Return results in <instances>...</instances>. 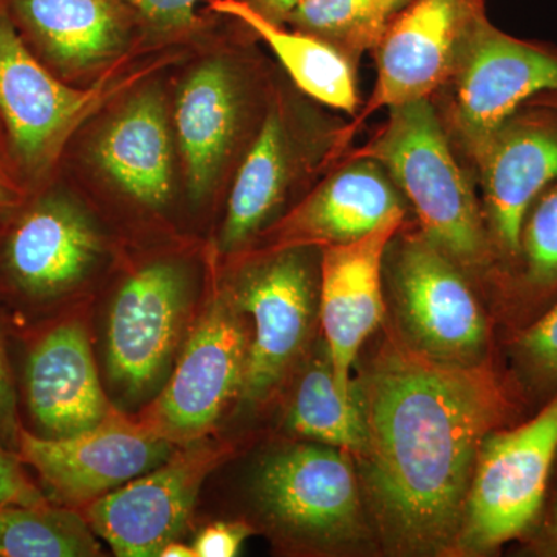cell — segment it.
I'll return each instance as SVG.
<instances>
[{"label":"cell","mask_w":557,"mask_h":557,"mask_svg":"<svg viewBox=\"0 0 557 557\" xmlns=\"http://www.w3.org/2000/svg\"><path fill=\"white\" fill-rule=\"evenodd\" d=\"M98 163L124 193L160 207L171 194L172 166L166 113L159 95L131 101L101 135Z\"/></svg>","instance_id":"d6986e66"},{"label":"cell","mask_w":557,"mask_h":557,"mask_svg":"<svg viewBox=\"0 0 557 557\" xmlns=\"http://www.w3.org/2000/svg\"><path fill=\"white\" fill-rule=\"evenodd\" d=\"M100 237L76 205L40 199L11 225L0 247V288L17 306L38 309L60 299L100 255Z\"/></svg>","instance_id":"7c38bea8"},{"label":"cell","mask_w":557,"mask_h":557,"mask_svg":"<svg viewBox=\"0 0 557 557\" xmlns=\"http://www.w3.org/2000/svg\"><path fill=\"white\" fill-rule=\"evenodd\" d=\"M22 431L16 372L11 364L5 325L0 319V443L17 454Z\"/></svg>","instance_id":"f1b7e54d"},{"label":"cell","mask_w":557,"mask_h":557,"mask_svg":"<svg viewBox=\"0 0 557 557\" xmlns=\"http://www.w3.org/2000/svg\"><path fill=\"white\" fill-rule=\"evenodd\" d=\"M161 557H197L196 552L193 547H188L185 544H178L177 541L168 542L163 548H161Z\"/></svg>","instance_id":"d590c367"},{"label":"cell","mask_w":557,"mask_h":557,"mask_svg":"<svg viewBox=\"0 0 557 557\" xmlns=\"http://www.w3.org/2000/svg\"><path fill=\"white\" fill-rule=\"evenodd\" d=\"M354 392L366 432L355 465L375 536L392 555H454L483 440L527 418L518 384L493 361L428 357L392 329Z\"/></svg>","instance_id":"6da1fadb"},{"label":"cell","mask_w":557,"mask_h":557,"mask_svg":"<svg viewBox=\"0 0 557 557\" xmlns=\"http://www.w3.org/2000/svg\"><path fill=\"white\" fill-rule=\"evenodd\" d=\"M237 123L233 76L222 62L194 70L182 87L175 110L180 149L194 199L211 189L225 160Z\"/></svg>","instance_id":"ffe728a7"},{"label":"cell","mask_w":557,"mask_h":557,"mask_svg":"<svg viewBox=\"0 0 557 557\" xmlns=\"http://www.w3.org/2000/svg\"><path fill=\"white\" fill-rule=\"evenodd\" d=\"M522 539V555L557 557V487H552L547 502L534 525Z\"/></svg>","instance_id":"1f68e13d"},{"label":"cell","mask_w":557,"mask_h":557,"mask_svg":"<svg viewBox=\"0 0 557 557\" xmlns=\"http://www.w3.org/2000/svg\"><path fill=\"white\" fill-rule=\"evenodd\" d=\"M14 9L51 60L64 69L95 67L123 44L116 0H14Z\"/></svg>","instance_id":"44dd1931"},{"label":"cell","mask_w":557,"mask_h":557,"mask_svg":"<svg viewBox=\"0 0 557 557\" xmlns=\"http://www.w3.org/2000/svg\"><path fill=\"white\" fill-rule=\"evenodd\" d=\"M288 424L302 437L333 446L357 460L366 432L357 397L341 391L327 347L304 370L289 405Z\"/></svg>","instance_id":"cb8c5ba5"},{"label":"cell","mask_w":557,"mask_h":557,"mask_svg":"<svg viewBox=\"0 0 557 557\" xmlns=\"http://www.w3.org/2000/svg\"><path fill=\"white\" fill-rule=\"evenodd\" d=\"M552 487H557V457L555 461V468H553Z\"/></svg>","instance_id":"74e56055"},{"label":"cell","mask_w":557,"mask_h":557,"mask_svg":"<svg viewBox=\"0 0 557 557\" xmlns=\"http://www.w3.org/2000/svg\"><path fill=\"white\" fill-rule=\"evenodd\" d=\"M474 156L491 236L502 258L516 269L528 211L557 180V113L519 109Z\"/></svg>","instance_id":"9a60e30c"},{"label":"cell","mask_w":557,"mask_h":557,"mask_svg":"<svg viewBox=\"0 0 557 557\" xmlns=\"http://www.w3.org/2000/svg\"><path fill=\"white\" fill-rule=\"evenodd\" d=\"M25 190L20 180L11 171L5 157L0 153V215L10 214L22 207Z\"/></svg>","instance_id":"836d02e7"},{"label":"cell","mask_w":557,"mask_h":557,"mask_svg":"<svg viewBox=\"0 0 557 557\" xmlns=\"http://www.w3.org/2000/svg\"><path fill=\"white\" fill-rule=\"evenodd\" d=\"M260 511L284 536L319 552H361L375 539L350 454L302 443L271 454L259 468Z\"/></svg>","instance_id":"277c9868"},{"label":"cell","mask_w":557,"mask_h":557,"mask_svg":"<svg viewBox=\"0 0 557 557\" xmlns=\"http://www.w3.org/2000/svg\"><path fill=\"white\" fill-rule=\"evenodd\" d=\"M471 27V0H416L380 38L370 110L428 98L450 70Z\"/></svg>","instance_id":"e0dca14e"},{"label":"cell","mask_w":557,"mask_h":557,"mask_svg":"<svg viewBox=\"0 0 557 557\" xmlns=\"http://www.w3.org/2000/svg\"><path fill=\"white\" fill-rule=\"evenodd\" d=\"M240 317L236 302L214 300L190 333L170 383L139 418L172 445L207 437L240 397L251 341Z\"/></svg>","instance_id":"52a82bcc"},{"label":"cell","mask_w":557,"mask_h":557,"mask_svg":"<svg viewBox=\"0 0 557 557\" xmlns=\"http://www.w3.org/2000/svg\"><path fill=\"white\" fill-rule=\"evenodd\" d=\"M300 0H248L249 5L255 7L259 13L274 22H281L296 9Z\"/></svg>","instance_id":"e575fe53"},{"label":"cell","mask_w":557,"mask_h":557,"mask_svg":"<svg viewBox=\"0 0 557 557\" xmlns=\"http://www.w3.org/2000/svg\"><path fill=\"white\" fill-rule=\"evenodd\" d=\"M401 222L395 218L361 239L322 247L319 317L336 381L350 397L358 354L384 319V256Z\"/></svg>","instance_id":"2e32d148"},{"label":"cell","mask_w":557,"mask_h":557,"mask_svg":"<svg viewBox=\"0 0 557 557\" xmlns=\"http://www.w3.org/2000/svg\"><path fill=\"white\" fill-rule=\"evenodd\" d=\"M0 504H50L39 483L25 471L20 456L0 443Z\"/></svg>","instance_id":"f546056e"},{"label":"cell","mask_w":557,"mask_h":557,"mask_svg":"<svg viewBox=\"0 0 557 557\" xmlns=\"http://www.w3.org/2000/svg\"><path fill=\"white\" fill-rule=\"evenodd\" d=\"M460 53L456 120L472 153L523 102L557 94V51L505 35L482 17L469 27Z\"/></svg>","instance_id":"9c48e42d"},{"label":"cell","mask_w":557,"mask_h":557,"mask_svg":"<svg viewBox=\"0 0 557 557\" xmlns=\"http://www.w3.org/2000/svg\"><path fill=\"white\" fill-rule=\"evenodd\" d=\"M288 20L304 30L358 44L376 42L386 30L379 0H300Z\"/></svg>","instance_id":"83f0119b"},{"label":"cell","mask_w":557,"mask_h":557,"mask_svg":"<svg viewBox=\"0 0 557 557\" xmlns=\"http://www.w3.org/2000/svg\"><path fill=\"white\" fill-rule=\"evenodd\" d=\"M148 20L164 27H185L196 20L194 9L199 0H126Z\"/></svg>","instance_id":"d6a6232c"},{"label":"cell","mask_w":557,"mask_h":557,"mask_svg":"<svg viewBox=\"0 0 557 557\" xmlns=\"http://www.w3.org/2000/svg\"><path fill=\"white\" fill-rule=\"evenodd\" d=\"M228 454L201 440L182 446L160 467L86 505L84 519L116 556H159L180 536L201 485Z\"/></svg>","instance_id":"ba28073f"},{"label":"cell","mask_w":557,"mask_h":557,"mask_svg":"<svg viewBox=\"0 0 557 557\" xmlns=\"http://www.w3.org/2000/svg\"><path fill=\"white\" fill-rule=\"evenodd\" d=\"M287 178L284 129L276 112L263 121L231 190L220 244L234 249L247 242L277 207Z\"/></svg>","instance_id":"603a6c76"},{"label":"cell","mask_w":557,"mask_h":557,"mask_svg":"<svg viewBox=\"0 0 557 557\" xmlns=\"http://www.w3.org/2000/svg\"><path fill=\"white\" fill-rule=\"evenodd\" d=\"M388 110L387 126L364 156L391 172L432 244L457 265L485 269L493 249L478 201L428 98Z\"/></svg>","instance_id":"7a4b0ae2"},{"label":"cell","mask_w":557,"mask_h":557,"mask_svg":"<svg viewBox=\"0 0 557 557\" xmlns=\"http://www.w3.org/2000/svg\"><path fill=\"white\" fill-rule=\"evenodd\" d=\"M101 95V86L79 90L54 78L33 57L9 17L0 13V113L17 160L28 174L50 170Z\"/></svg>","instance_id":"8fae6325"},{"label":"cell","mask_w":557,"mask_h":557,"mask_svg":"<svg viewBox=\"0 0 557 557\" xmlns=\"http://www.w3.org/2000/svg\"><path fill=\"white\" fill-rule=\"evenodd\" d=\"M251 534L245 523L219 522L205 528L194 542L197 557H233Z\"/></svg>","instance_id":"4dcf8cb0"},{"label":"cell","mask_w":557,"mask_h":557,"mask_svg":"<svg viewBox=\"0 0 557 557\" xmlns=\"http://www.w3.org/2000/svg\"><path fill=\"white\" fill-rule=\"evenodd\" d=\"M172 453V443L115 408L72 437L44 438L22 428L17 449L51 504L75 509L160 467Z\"/></svg>","instance_id":"8992f818"},{"label":"cell","mask_w":557,"mask_h":557,"mask_svg":"<svg viewBox=\"0 0 557 557\" xmlns=\"http://www.w3.org/2000/svg\"><path fill=\"white\" fill-rule=\"evenodd\" d=\"M509 375L534 412L557 395V300L541 317L509 332Z\"/></svg>","instance_id":"4316f807"},{"label":"cell","mask_w":557,"mask_h":557,"mask_svg":"<svg viewBox=\"0 0 557 557\" xmlns=\"http://www.w3.org/2000/svg\"><path fill=\"white\" fill-rule=\"evenodd\" d=\"M188 281L172 263H153L124 282L108 330L109 373L129 397L159 381L188 311Z\"/></svg>","instance_id":"4fadbf2b"},{"label":"cell","mask_w":557,"mask_h":557,"mask_svg":"<svg viewBox=\"0 0 557 557\" xmlns=\"http://www.w3.org/2000/svg\"><path fill=\"white\" fill-rule=\"evenodd\" d=\"M405 2L406 0H379L380 17L381 21L384 22V25L387 24L388 17L392 16V13H394L395 10H398Z\"/></svg>","instance_id":"8d00e7d4"},{"label":"cell","mask_w":557,"mask_h":557,"mask_svg":"<svg viewBox=\"0 0 557 557\" xmlns=\"http://www.w3.org/2000/svg\"><path fill=\"white\" fill-rule=\"evenodd\" d=\"M212 9L258 33L300 90L330 108L348 113L357 110L354 67L338 49L306 33L284 30L244 0H212Z\"/></svg>","instance_id":"7402d4cb"},{"label":"cell","mask_w":557,"mask_h":557,"mask_svg":"<svg viewBox=\"0 0 557 557\" xmlns=\"http://www.w3.org/2000/svg\"><path fill=\"white\" fill-rule=\"evenodd\" d=\"M405 208L376 161H359L333 175L278 228L284 248L348 244L368 236Z\"/></svg>","instance_id":"ac0fdd59"},{"label":"cell","mask_w":557,"mask_h":557,"mask_svg":"<svg viewBox=\"0 0 557 557\" xmlns=\"http://www.w3.org/2000/svg\"><path fill=\"white\" fill-rule=\"evenodd\" d=\"M457 263L421 233L403 242L392 267L398 332L428 357L454 364L491 361V330Z\"/></svg>","instance_id":"5b68a950"},{"label":"cell","mask_w":557,"mask_h":557,"mask_svg":"<svg viewBox=\"0 0 557 557\" xmlns=\"http://www.w3.org/2000/svg\"><path fill=\"white\" fill-rule=\"evenodd\" d=\"M17 397L24 403L32 434L65 438L97 426L108 416L94 355L83 324L60 322L33 336Z\"/></svg>","instance_id":"5bb4252c"},{"label":"cell","mask_w":557,"mask_h":557,"mask_svg":"<svg viewBox=\"0 0 557 557\" xmlns=\"http://www.w3.org/2000/svg\"><path fill=\"white\" fill-rule=\"evenodd\" d=\"M515 287L509 292L511 330L541 317L557 300V188L542 193L520 236Z\"/></svg>","instance_id":"484cf974"},{"label":"cell","mask_w":557,"mask_h":557,"mask_svg":"<svg viewBox=\"0 0 557 557\" xmlns=\"http://www.w3.org/2000/svg\"><path fill=\"white\" fill-rule=\"evenodd\" d=\"M100 544L78 509L0 504V557H90Z\"/></svg>","instance_id":"d4e9b609"},{"label":"cell","mask_w":557,"mask_h":557,"mask_svg":"<svg viewBox=\"0 0 557 557\" xmlns=\"http://www.w3.org/2000/svg\"><path fill=\"white\" fill-rule=\"evenodd\" d=\"M556 457L557 395L525 420L487 434L454 555H491L525 536L547 502Z\"/></svg>","instance_id":"3957f363"},{"label":"cell","mask_w":557,"mask_h":557,"mask_svg":"<svg viewBox=\"0 0 557 557\" xmlns=\"http://www.w3.org/2000/svg\"><path fill=\"white\" fill-rule=\"evenodd\" d=\"M236 304L255 322L240 391V401L255 406L273 394L309 343L317 287L306 256L285 248L249 274Z\"/></svg>","instance_id":"30bf717a"}]
</instances>
